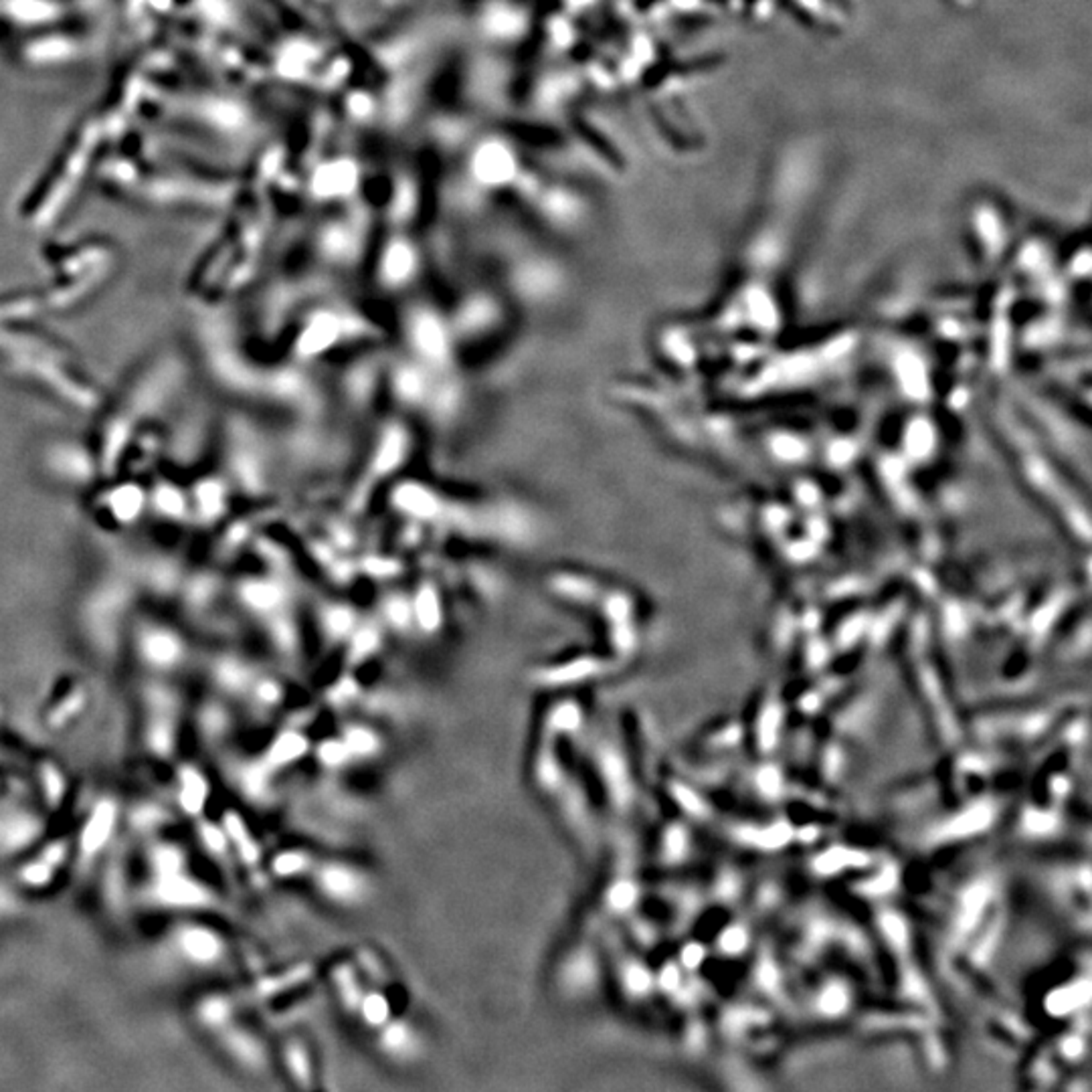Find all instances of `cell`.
Returning <instances> with one entry per match:
<instances>
[{
    "mask_svg": "<svg viewBox=\"0 0 1092 1092\" xmlns=\"http://www.w3.org/2000/svg\"><path fill=\"white\" fill-rule=\"evenodd\" d=\"M0 364L12 376L71 407L91 409L99 403V389L84 362L49 332L9 324V332L0 330Z\"/></svg>",
    "mask_w": 1092,
    "mask_h": 1092,
    "instance_id": "6da1fadb",
    "label": "cell"
},
{
    "mask_svg": "<svg viewBox=\"0 0 1092 1092\" xmlns=\"http://www.w3.org/2000/svg\"><path fill=\"white\" fill-rule=\"evenodd\" d=\"M316 892L330 905L356 908L373 896V878L362 868L342 860H318L312 868Z\"/></svg>",
    "mask_w": 1092,
    "mask_h": 1092,
    "instance_id": "7a4b0ae2",
    "label": "cell"
},
{
    "mask_svg": "<svg viewBox=\"0 0 1092 1092\" xmlns=\"http://www.w3.org/2000/svg\"><path fill=\"white\" fill-rule=\"evenodd\" d=\"M404 339L413 353V360H417L429 370H448L454 362V346L455 334L451 332L448 322L441 320L437 314L431 312H417L413 318L407 322V332Z\"/></svg>",
    "mask_w": 1092,
    "mask_h": 1092,
    "instance_id": "3957f363",
    "label": "cell"
},
{
    "mask_svg": "<svg viewBox=\"0 0 1092 1092\" xmlns=\"http://www.w3.org/2000/svg\"><path fill=\"white\" fill-rule=\"evenodd\" d=\"M603 967L591 943H579L558 965V987L571 1000H589L601 987Z\"/></svg>",
    "mask_w": 1092,
    "mask_h": 1092,
    "instance_id": "277c9868",
    "label": "cell"
},
{
    "mask_svg": "<svg viewBox=\"0 0 1092 1092\" xmlns=\"http://www.w3.org/2000/svg\"><path fill=\"white\" fill-rule=\"evenodd\" d=\"M595 771L601 781L609 804L625 809L633 799V781L630 765L615 745L601 743L595 748Z\"/></svg>",
    "mask_w": 1092,
    "mask_h": 1092,
    "instance_id": "5b68a950",
    "label": "cell"
},
{
    "mask_svg": "<svg viewBox=\"0 0 1092 1092\" xmlns=\"http://www.w3.org/2000/svg\"><path fill=\"white\" fill-rule=\"evenodd\" d=\"M607 662L595 656H577L564 662L541 666L532 672V682L546 690H558V688L577 686L589 680H595L605 673Z\"/></svg>",
    "mask_w": 1092,
    "mask_h": 1092,
    "instance_id": "8992f818",
    "label": "cell"
},
{
    "mask_svg": "<svg viewBox=\"0 0 1092 1092\" xmlns=\"http://www.w3.org/2000/svg\"><path fill=\"white\" fill-rule=\"evenodd\" d=\"M174 945H177L182 959L188 961V965L197 967L219 965V961L227 953L222 936L215 933L213 928L200 925H185L178 928Z\"/></svg>",
    "mask_w": 1092,
    "mask_h": 1092,
    "instance_id": "52a82bcc",
    "label": "cell"
},
{
    "mask_svg": "<svg viewBox=\"0 0 1092 1092\" xmlns=\"http://www.w3.org/2000/svg\"><path fill=\"white\" fill-rule=\"evenodd\" d=\"M140 659L154 672H171L185 659V644L171 630L146 627L138 637Z\"/></svg>",
    "mask_w": 1092,
    "mask_h": 1092,
    "instance_id": "ba28073f",
    "label": "cell"
},
{
    "mask_svg": "<svg viewBox=\"0 0 1092 1092\" xmlns=\"http://www.w3.org/2000/svg\"><path fill=\"white\" fill-rule=\"evenodd\" d=\"M376 1046L384 1056L395 1062H411L421 1054V1037L407 1020L390 1017V1020L376 1030Z\"/></svg>",
    "mask_w": 1092,
    "mask_h": 1092,
    "instance_id": "9c48e42d",
    "label": "cell"
},
{
    "mask_svg": "<svg viewBox=\"0 0 1092 1092\" xmlns=\"http://www.w3.org/2000/svg\"><path fill=\"white\" fill-rule=\"evenodd\" d=\"M532 777H535L536 787L546 795H558L563 791L569 773L558 754L555 739L544 737V734L541 737L535 761H532Z\"/></svg>",
    "mask_w": 1092,
    "mask_h": 1092,
    "instance_id": "30bf717a",
    "label": "cell"
},
{
    "mask_svg": "<svg viewBox=\"0 0 1092 1092\" xmlns=\"http://www.w3.org/2000/svg\"><path fill=\"white\" fill-rule=\"evenodd\" d=\"M583 726L585 710L581 703L575 698H561L546 710L542 734L549 739H555L558 743L561 739L577 737L583 731Z\"/></svg>",
    "mask_w": 1092,
    "mask_h": 1092,
    "instance_id": "8fae6325",
    "label": "cell"
},
{
    "mask_svg": "<svg viewBox=\"0 0 1092 1092\" xmlns=\"http://www.w3.org/2000/svg\"><path fill=\"white\" fill-rule=\"evenodd\" d=\"M222 1031H225L222 1042H225V1048L235 1062L251 1072H259L267 1067V1052L258 1036L233 1026V1023Z\"/></svg>",
    "mask_w": 1092,
    "mask_h": 1092,
    "instance_id": "7c38bea8",
    "label": "cell"
},
{
    "mask_svg": "<svg viewBox=\"0 0 1092 1092\" xmlns=\"http://www.w3.org/2000/svg\"><path fill=\"white\" fill-rule=\"evenodd\" d=\"M411 611H413V627L425 636H433L443 627V607L440 591L431 585H423L411 597Z\"/></svg>",
    "mask_w": 1092,
    "mask_h": 1092,
    "instance_id": "4fadbf2b",
    "label": "cell"
},
{
    "mask_svg": "<svg viewBox=\"0 0 1092 1092\" xmlns=\"http://www.w3.org/2000/svg\"><path fill=\"white\" fill-rule=\"evenodd\" d=\"M309 753H312V743H309L306 734L300 731H286L273 740L272 746H269L267 757L266 761H263V765H266L269 771H275V768L298 763V761H302Z\"/></svg>",
    "mask_w": 1092,
    "mask_h": 1092,
    "instance_id": "5bb4252c",
    "label": "cell"
},
{
    "mask_svg": "<svg viewBox=\"0 0 1092 1092\" xmlns=\"http://www.w3.org/2000/svg\"><path fill=\"white\" fill-rule=\"evenodd\" d=\"M340 739L346 743L354 763L373 761L379 757L384 748L381 734L373 726L362 723H348L340 731Z\"/></svg>",
    "mask_w": 1092,
    "mask_h": 1092,
    "instance_id": "9a60e30c",
    "label": "cell"
},
{
    "mask_svg": "<svg viewBox=\"0 0 1092 1092\" xmlns=\"http://www.w3.org/2000/svg\"><path fill=\"white\" fill-rule=\"evenodd\" d=\"M994 821V807L991 805H973L969 807L967 812H963L957 815L955 819H950L949 824L943 827L941 835L947 840H961V838H971V835H977L991 826Z\"/></svg>",
    "mask_w": 1092,
    "mask_h": 1092,
    "instance_id": "2e32d148",
    "label": "cell"
},
{
    "mask_svg": "<svg viewBox=\"0 0 1092 1092\" xmlns=\"http://www.w3.org/2000/svg\"><path fill=\"white\" fill-rule=\"evenodd\" d=\"M395 506L403 508L401 512H407L409 516H417V518H435L440 514L441 502L433 491L423 488L419 484H409L404 485L403 490H399L395 494Z\"/></svg>",
    "mask_w": 1092,
    "mask_h": 1092,
    "instance_id": "e0dca14e",
    "label": "cell"
},
{
    "mask_svg": "<svg viewBox=\"0 0 1092 1092\" xmlns=\"http://www.w3.org/2000/svg\"><path fill=\"white\" fill-rule=\"evenodd\" d=\"M619 983H622L625 995L633 997V1000H642L656 987V975L642 961L627 959L619 965Z\"/></svg>",
    "mask_w": 1092,
    "mask_h": 1092,
    "instance_id": "ac0fdd59",
    "label": "cell"
},
{
    "mask_svg": "<svg viewBox=\"0 0 1092 1092\" xmlns=\"http://www.w3.org/2000/svg\"><path fill=\"white\" fill-rule=\"evenodd\" d=\"M550 589L557 597L575 603L591 601L593 597H597V585L581 572H557V577L550 581Z\"/></svg>",
    "mask_w": 1092,
    "mask_h": 1092,
    "instance_id": "d6986e66",
    "label": "cell"
},
{
    "mask_svg": "<svg viewBox=\"0 0 1092 1092\" xmlns=\"http://www.w3.org/2000/svg\"><path fill=\"white\" fill-rule=\"evenodd\" d=\"M354 1016H359V1020L368 1030L376 1031L393 1017V1008H390L389 997L381 989H364Z\"/></svg>",
    "mask_w": 1092,
    "mask_h": 1092,
    "instance_id": "ffe728a7",
    "label": "cell"
},
{
    "mask_svg": "<svg viewBox=\"0 0 1092 1092\" xmlns=\"http://www.w3.org/2000/svg\"><path fill=\"white\" fill-rule=\"evenodd\" d=\"M1090 1000V983L1087 979L1074 983V986L1054 989L1046 997V1009L1052 1016H1067L1072 1011L1087 1006Z\"/></svg>",
    "mask_w": 1092,
    "mask_h": 1092,
    "instance_id": "44dd1931",
    "label": "cell"
},
{
    "mask_svg": "<svg viewBox=\"0 0 1092 1092\" xmlns=\"http://www.w3.org/2000/svg\"><path fill=\"white\" fill-rule=\"evenodd\" d=\"M639 899H642V890H639L637 882L631 878H617L613 880L609 886L605 890V908L609 910L611 914H630L633 908L637 906Z\"/></svg>",
    "mask_w": 1092,
    "mask_h": 1092,
    "instance_id": "7402d4cb",
    "label": "cell"
},
{
    "mask_svg": "<svg viewBox=\"0 0 1092 1092\" xmlns=\"http://www.w3.org/2000/svg\"><path fill=\"white\" fill-rule=\"evenodd\" d=\"M318 858L308 849H283L272 860V872L278 878H298L312 872Z\"/></svg>",
    "mask_w": 1092,
    "mask_h": 1092,
    "instance_id": "603a6c76",
    "label": "cell"
},
{
    "mask_svg": "<svg viewBox=\"0 0 1092 1092\" xmlns=\"http://www.w3.org/2000/svg\"><path fill=\"white\" fill-rule=\"evenodd\" d=\"M346 662L350 666H360L373 658L381 647V633L375 627H359L346 639Z\"/></svg>",
    "mask_w": 1092,
    "mask_h": 1092,
    "instance_id": "cb8c5ba5",
    "label": "cell"
},
{
    "mask_svg": "<svg viewBox=\"0 0 1092 1092\" xmlns=\"http://www.w3.org/2000/svg\"><path fill=\"white\" fill-rule=\"evenodd\" d=\"M332 981L336 987V994H339V1000L342 1003V1008L348 1011V1014H356V1008L362 1000L364 987L360 986L359 975L353 965H339L334 969L332 973Z\"/></svg>",
    "mask_w": 1092,
    "mask_h": 1092,
    "instance_id": "d4e9b609",
    "label": "cell"
},
{
    "mask_svg": "<svg viewBox=\"0 0 1092 1092\" xmlns=\"http://www.w3.org/2000/svg\"><path fill=\"white\" fill-rule=\"evenodd\" d=\"M316 761L322 768L326 771H344L350 765L354 763L353 754H350L348 746L344 740L339 737H330V739H322L318 745L312 748Z\"/></svg>",
    "mask_w": 1092,
    "mask_h": 1092,
    "instance_id": "484cf974",
    "label": "cell"
},
{
    "mask_svg": "<svg viewBox=\"0 0 1092 1092\" xmlns=\"http://www.w3.org/2000/svg\"><path fill=\"white\" fill-rule=\"evenodd\" d=\"M283 1060H286V1068L289 1072V1076L294 1078V1082L298 1084L300 1088H312V1076H314V1068H312V1058H309V1052L306 1050L302 1042H289L286 1050H283Z\"/></svg>",
    "mask_w": 1092,
    "mask_h": 1092,
    "instance_id": "4316f807",
    "label": "cell"
},
{
    "mask_svg": "<svg viewBox=\"0 0 1092 1092\" xmlns=\"http://www.w3.org/2000/svg\"><path fill=\"white\" fill-rule=\"evenodd\" d=\"M356 617L353 615V611L344 609V607H334V609H328L326 615L322 617V630H324V637L332 644H346V639L350 637V633L356 630Z\"/></svg>",
    "mask_w": 1092,
    "mask_h": 1092,
    "instance_id": "83f0119b",
    "label": "cell"
},
{
    "mask_svg": "<svg viewBox=\"0 0 1092 1092\" xmlns=\"http://www.w3.org/2000/svg\"><path fill=\"white\" fill-rule=\"evenodd\" d=\"M113 818H116V812H113L112 805H104L99 807L96 815H93L91 824L87 826L90 829H85L84 835V852L85 854H96L99 846L110 838L112 826H113Z\"/></svg>",
    "mask_w": 1092,
    "mask_h": 1092,
    "instance_id": "f1b7e54d",
    "label": "cell"
},
{
    "mask_svg": "<svg viewBox=\"0 0 1092 1092\" xmlns=\"http://www.w3.org/2000/svg\"><path fill=\"white\" fill-rule=\"evenodd\" d=\"M200 1022L213 1030H225L233 1023V1001L229 997H207L199 1006Z\"/></svg>",
    "mask_w": 1092,
    "mask_h": 1092,
    "instance_id": "f546056e",
    "label": "cell"
},
{
    "mask_svg": "<svg viewBox=\"0 0 1092 1092\" xmlns=\"http://www.w3.org/2000/svg\"><path fill=\"white\" fill-rule=\"evenodd\" d=\"M866 858L854 849H846V848H829L827 852L819 854L815 858L813 866L818 872L821 874H835L840 870L849 868V866H860L864 864Z\"/></svg>",
    "mask_w": 1092,
    "mask_h": 1092,
    "instance_id": "4dcf8cb0",
    "label": "cell"
},
{
    "mask_svg": "<svg viewBox=\"0 0 1092 1092\" xmlns=\"http://www.w3.org/2000/svg\"><path fill=\"white\" fill-rule=\"evenodd\" d=\"M989 896H991V888L987 885H983V882L967 890L965 896H963V910H961V922H959V927L963 930H969L977 925L983 908H986V905L989 902Z\"/></svg>",
    "mask_w": 1092,
    "mask_h": 1092,
    "instance_id": "1f68e13d",
    "label": "cell"
},
{
    "mask_svg": "<svg viewBox=\"0 0 1092 1092\" xmlns=\"http://www.w3.org/2000/svg\"><path fill=\"white\" fill-rule=\"evenodd\" d=\"M690 852V835L682 826H667L662 835V858L666 864H680Z\"/></svg>",
    "mask_w": 1092,
    "mask_h": 1092,
    "instance_id": "d6a6232c",
    "label": "cell"
},
{
    "mask_svg": "<svg viewBox=\"0 0 1092 1092\" xmlns=\"http://www.w3.org/2000/svg\"><path fill=\"white\" fill-rule=\"evenodd\" d=\"M384 622L397 631L413 630V611H411V599H389L382 609Z\"/></svg>",
    "mask_w": 1092,
    "mask_h": 1092,
    "instance_id": "836d02e7",
    "label": "cell"
},
{
    "mask_svg": "<svg viewBox=\"0 0 1092 1092\" xmlns=\"http://www.w3.org/2000/svg\"><path fill=\"white\" fill-rule=\"evenodd\" d=\"M819 1011L826 1016H841L849 1006V994L841 983H832L819 995Z\"/></svg>",
    "mask_w": 1092,
    "mask_h": 1092,
    "instance_id": "e575fe53",
    "label": "cell"
},
{
    "mask_svg": "<svg viewBox=\"0 0 1092 1092\" xmlns=\"http://www.w3.org/2000/svg\"><path fill=\"white\" fill-rule=\"evenodd\" d=\"M670 795L678 804V807L682 809V812H686L688 815H694V818H703V815H706L704 801L700 799L698 793L692 791L690 787H686L682 783H672Z\"/></svg>",
    "mask_w": 1092,
    "mask_h": 1092,
    "instance_id": "d590c367",
    "label": "cell"
},
{
    "mask_svg": "<svg viewBox=\"0 0 1092 1092\" xmlns=\"http://www.w3.org/2000/svg\"><path fill=\"white\" fill-rule=\"evenodd\" d=\"M789 840H791V827L785 824H775L771 827L761 829V832H754V835H751L753 844L763 849H779V848H783Z\"/></svg>",
    "mask_w": 1092,
    "mask_h": 1092,
    "instance_id": "8d00e7d4",
    "label": "cell"
},
{
    "mask_svg": "<svg viewBox=\"0 0 1092 1092\" xmlns=\"http://www.w3.org/2000/svg\"><path fill=\"white\" fill-rule=\"evenodd\" d=\"M781 726V712L777 706H768L759 720V740L763 748H771L777 740Z\"/></svg>",
    "mask_w": 1092,
    "mask_h": 1092,
    "instance_id": "74e56055",
    "label": "cell"
},
{
    "mask_svg": "<svg viewBox=\"0 0 1092 1092\" xmlns=\"http://www.w3.org/2000/svg\"><path fill=\"white\" fill-rule=\"evenodd\" d=\"M880 927L885 930L886 939L892 943L896 949H905L908 943V928L906 922L894 913H885L880 919Z\"/></svg>",
    "mask_w": 1092,
    "mask_h": 1092,
    "instance_id": "f35d334b",
    "label": "cell"
},
{
    "mask_svg": "<svg viewBox=\"0 0 1092 1092\" xmlns=\"http://www.w3.org/2000/svg\"><path fill=\"white\" fill-rule=\"evenodd\" d=\"M359 696V684L353 678H344L328 690V704L334 708H348Z\"/></svg>",
    "mask_w": 1092,
    "mask_h": 1092,
    "instance_id": "ab89813d",
    "label": "cell"
},
{
    "mask_svg": "<svg viewBox=\"0 0 1092 1092\" xmlns=\"http://www.w3.org/2000/svg\"><path fill=\"white\" fill-rule=\"evenodd\" d=\"M748 945V935L743 927H728L723 935L718 936V949L728 955L743 953Z\"/></svg>",
    "mask_w": 1092,
    "mask_h": 1092,
    "instance_id": "60d3db41",
    "label": "cell"
},
{
    "mask_svg": "<svg viewBox=\"0 0 1092 1092\" xmlns=\"http://www.w3.org/2000/svg\"><path fill=\"white\" fill-rule=\"evenodd\" d=\"M757 785L768 799H777L783 791V779H781V773L775 767L761 768L757 773Z\"/></svg>",
    "mask_w": 1092,
    "mask_h": 1092,
    "instance_id": "b9f144b4",
    "label": "cell"
},
{
    "mask_svg": "<svg viewBox=\"0 0 1092 1092\" xmlns=\"http://www.w3.org/2000/svg\"><path fill=\"white\" fill-rule=\"evenodd\" d=\"M896 882H899V874H896V870H894L892 866H890V868H885V870H882V872H880L878 876H874L872 880H868V882H866V885H864V892H866V894H870V896H882V894H888V892H892V890H894Z\"/></svg>",
    "mask_w": 1092,
    "mask_h": 1092,
    "instance_id": "7bdbcfd3",
    "label": "cell"
},
{
    "mask_svg": "<svg viewBox=\"0 0 1092 1092\" xmlns=\"http://www.w3.org/2000/svg\"><path fill=\"white\" fill-rule=\"evenodd\" d=\"M1023 826H1026L1028 832L1036 834V835H1044L1050 834L1056 829V818L1050 813L1044 812H1028L1026 818H1023Z\"/></svg>",
    "mask_w": 1092,
    "mask_h": 1092,
    "instance_id": "ee69618b",
    "label": "cell"
},
{
    "mask_svg": "<svg viewBox=\"0 0 1092 1092\" xmlns=\"http://www.w3.org/2000/svg\"><path fill=\"white\" fill-rule=\"evenodd\" d=\"M680 983H682V971H680L676 963H667V965L659 969V973L656 975V986L662 991H666V994H673V991H678Z\"/></svg>",
    "mask_w": 1092,
    "mask_h": 1092,
    "instance_id": "f6af8a7d",
    "label": "cell"
},
{
    "mask_svg": "<svg viewBox=\"0 0 1092 1092\" xmlns=\"http://www.w3.org/2000/svg\"><path fill=\"white\" fill-rule=\"evenodd\" d=\"M706 957V949L698 943H688V945L682 949L680 953V963H682L684 969H696L700 967V963L704 961Z\"/></svg>",
    "mask_w": 1092,
    "mask_h": 1092,
    "instance_id": "bcb514c9",
    "label": "cell"
},
{
    "mask_svg": "<svg viewBox=\"0 0 1092 1092\" xmlns=\"http://www.w3.org/2000/svg\"><path fill=\"white\" fill-rule=\"evenodd\" d=\"M1082 1050H1084V1046H1082V1042L1078 1040V1037H1068V1040H1064V1044H1062V1052L1068 1058H1078V1056L1082 1054Z\"/></svg>",
    "mask_w": 1092,
    "mask_h": 1092,
    "instance_id": "7dc6e473",
    "label": "cell"
},
{
    "mask_svg": "<svg viewBox=\"0 0 1092 1092\" xmlns=\"http://www.w3.org/2000/svg\"><path fill=\"white\" fill-rule=\"evenodd\" d=\"M761 981H763L767 987L775 986V981H777V973H775L773 965H765L763 967V973H761Z\"/></svg>",
    "mask_w": 1092,
    "mask_h": 1092,
    "instance_id": "c3c4849f",
    "label": "cell"
}]
</instances>
